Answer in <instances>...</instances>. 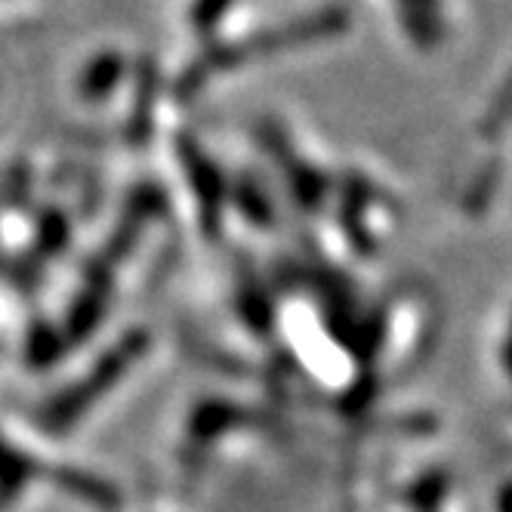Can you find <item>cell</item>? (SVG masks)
Wrapping results in <instances>:
<instances>
[{
	"mask_svg": "<svg viewBox=\"0 0 512 512\" xmlns=\"http://www.w3.org/2000/svg\"><path fill=\"white\" fill-rule=\"evenodd\" d=\"M497 512H512V485H506L497 497Z\"/></svg>",
	"mask_w": 512,
	"mask_h": 512,
	"instance_id": "cell-1",
	"label": "cell"
}]
</instances>
